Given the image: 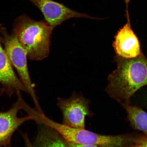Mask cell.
Masks as SVG:
<instances>
[{
    "mask_svg": "<svg viewBox=\"0 0 147 147\" xmlns=\"http://www.w3.org/2000/svg\"><path fill=\"white\" fill-rule=\"evenodd\" d=\"M117 69L109 74L105 91L121 105L130 103L138 90L147 85V59L143 52L136 57L125 58L115 56Z\"/></svg>",
    "mask_w": 147,
    "mask_h": 147,
    "instance_id": "cell-1",
    "label": "cell"
},
{
    "mask_svg": "<svg viewBox=\"0 0 147 147\" xmlns=\"http://www.w3.org/2000/svg\"><path fill=\"white\" fill-rule=\"evenodd\" d=\"M53 29L45 20L37 21L24 14L14 20L12 32L26 51L28 59L40 61L49 54Z\"/></svg>",
    "mask_w": 147,
    "mask_h": 147,
    "instance_id": "cell-2",
    "label": "cell"
},
{
    "mask_svg": "<svg viewBox=\"0 0 147 147\" xmlns=\"http://www.w3.org/2000/svg\"><path fill=\"white\" fill-rule=\"evenodd\" d=\"M34 121L56 130L67 142L82 144L95 145L98 147H129L133 143V134L117 135H101L84 129L69 127L55 122L45 115L37 112Z\"/></svg>",
    "mask_w": 147,
    "mask_h": 147,
    "instance_id": "cell-3",
    "label": "cell"
},
{
    "mask_svg": "<svg viewBox=\"0 0 147 147\" xmlns=\"http://www.w3.org/2000/svg\"><path fill=\"white\" fill-rule=\"evenodd\" d=\"M0 40L4 46V49L13 67L16 69L22 83L30 95L38 113L43 112L38 102L34 85L31 81L28 67L27 54L18 42L13 33L9 34L5 27L2 26L0 29Z\"/></svg>",
    "mask_w": 147,
    "mask_h": 147,
    "instance_id": "cell-4",
    "label": "cell"
},
{
    "mask_svg": "<svg viewBox=\"0 0 147 147\" xmlns=\"http://www.w3.org/2000/svg\"><path fill=\"white\" fill-rule=\"evenodd\" d=\"M90 102L82 93L75 92L68 98L58 97L57 104L62 114V124L72 128L85 129L86 117L93 115L90 109Z\"/></svg>",
    "mask_w": 147,
    "mask_h": 147,
    "instance_id": "cell-5",
    "label": "cell"
},
{
    "mask_svg": "<svg viewBox=\"0 0 147 147\" xmlns=\"http://www.w3.org/2000/svg\"><path fill=\"white\" fill-rule=\"evenodd\" d=\"M37 7L43 14L45 20L53 29L67 20L73 18L98 20L88 14L76 11L62 3L52 0H26Z\"/></svg>",
    "mask_w": 147,
    "mask_h": 147,
    "instance_id": "cell-6",
    "label": "cell"
},
{
    "mask_svg": "<svg viewBox=\"0 0 147 147\" xmlns=\"http://www.w3.org/2000/svg\"><path fill=\"white\" fill-rule=\"evenodd\" d=\"M20 92L18 91L16 93L18 100L10 109L0 111V147L10 146L12 136L18 128L25 122L33 120L30 115L21 117L18 116V112L23 109V98Z\"/></svg>",
    "mask_w": 147,
    "mask_h": 147,
    "instance_id": "cell-7",
    "label": "cell"
},
{
    "mask_svg": "<svg viewBox=\"0 0 147 147\" xmlns=\"http://www.w3.org/2000/svg\"><path fill=\"white\" fill-rule=\"evenodd\" d=\"M113 47L117 56L125 58L136 57L141 54L138 38L132 30L129 18L116 35Z\"/></svg>",
    "mask_w": 147,
    "mask_h": 147,
    "instance_id": "cell-8",
    "label": "cell"
},
{
    "mask_svg": "<svg viewBox=\"0 0 147 147\" xmlns=\"http://www.w3.org/2000/svg\"><path fill=\"white\" fill-rule=\"evenodd\" d=\"M2 25L0 24V29ZM11 64L0 40V85L9 97L18 91L27 93L26 88L15 73Z\"/></svg>",
    "mask_w": 147,
    "mask_h": 147,
    "instance_id": "cell-9",
    "label": "cell"
},
{
    "mask_svg": "<svg viewBox=\"0 0 147 147\" xmlns=\"http://www.w3.org/2000/svg\"><path fill=\"white\" fill-rule=\"evenodd\" d=\"M34 145L36 147H67L66 140L59 134L44 125H41Z\"/></svg>",
    "mask_w": 147,
    "mask_h": 147,
    "instance_id": "cell-10",
    "label": "cell"
},
{
    "mask_svg": "<svg viewBox=\"0 0 147 147\" xmlns=\"http://www.w3.org/2000/svg\"><path fill=\"white\" fill-rule=\"evenodd\" d=\"M127 113L131 126L135 129L147 134V113L130 103L122 105Z\"/></svg>",
    "mask_w": 147,
    "mask_h": 147,
    "instance_id": "cell-11",
    "label": "cell"
},
{
    "mask_svg": "<svg viewBox=\"0 0 147 147\" xmlns=\"http://www.w3.org/2000/svg\"><path fill=\"white\" fill-rule=\"evenodd\" d=\"M129 147H147V134H140Z\"/></svg>",
    "mask_w": 147,
    "mask_h": 147,
    "instance_id": "cell-12",
    "label": "cell"
},
{
    "mask_svg": "<svg viewBox=\"0 0 147 147\" xmlns=\"http://www.w3.org/2000/svg\"><path fill=\"white\" fill-rule=\"evenodd\" d=\"M66 143L67 147H98L95 145L78 144L67 142V141Z\"/></svg>",
    "mask_w": 147,
    "mask_h": 147,
    "instance_id": "cell-13",
    "label": "cell"
},
{
    "mask_svg": "<svg viewBox=\"0 0 147 147\" xmlns=\"http://www.w3.org/2000/svg\"><path fill=\"white\" fill-rule=\"evenodd\" d=\"M21 134L26 147H36L31 142L27 134L21 133Z\"/></svg>",
    "mask_w": 147,
    "mask_h": 147,
    "instance_id": "cell-14",
    "label": "cell"
},
{
    "mask_svg": "<svg viewBox=\"0 0 147 147\" xmlns=\"http://www.w3.org/2000/svg\"><path fill=\"white\" fill-rule=\"evenodd\" d=\"M130 0H125V2L126 4L127 5L129 2Z\"/></svg>",
    "mask_w": 147,
    "mask_h": 147,
    "instance_id": "cell-15",
    "label": "cell"
},
{
    "mask_svg": "<svg viewBox=\"0 0 147 147\" xmlns=\"http://www.w3.org/2000/svg\"><path fill=\"white\" fill-rule=\"evenodd\" d=\"M8 147H11V145H10V146H8Z\"/></svg>",
    "mask_w": 147,
    "mask_h": 147,
    "instance_id": "cell-16",
    "label": "cell"
}]
</instances>
